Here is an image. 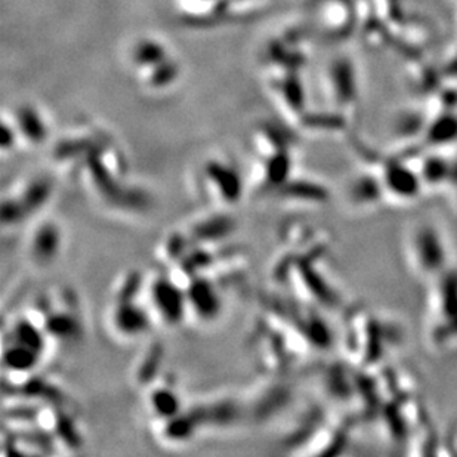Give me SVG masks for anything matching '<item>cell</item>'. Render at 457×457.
Listing matches in <instances>:
<instances>
[{"mask_svg":"<svg viewBox=\"0 0 457 457\" xmlns=\"http://www.w3.org/2000/svg\"><path fill=\"white\" fill-rule=\"evenodd\" d=\"M290 172V159L286 154H277L268 162L265 169V178L269 187H283L287 184Z\"/></svg>","mask_w":457,"mask_h":457,"instance_id":"15","label":"cell"},{"mask_svg":"<svg viewBox=\"0 0 457 457\" xmlns=\"http://www.w3.org/2000/svg\"><path fill=\"white\" fill-rule=\"evenodd\" d=\"M12 339H14L15 342L29 346L37 352H42L45 346L43 333L38 330L34 323L29 320H22L15 324L14 330H12Z\"/></svg>","mask_w":457,"mask_h":457,"instance_id":"12","label":"cell"},{"mask_svg":"<svg viewBox=\"0 0 457 457\" xmlns=\"http://www.w3.org/2000/svg\"><path fill=\"white\" fill-rule=\"evenodd\" d=\"M437 307L438 316L442 321H447L457 316V274L444 271L440 276Z\"/></svg>","mask_w":457,"mask_h":457,"instance_id":"8","label":"cell"},{"mask_svg":"<svg viewBox=\"0 0 457 457\" xmlns=\"http://www.w3.org/2000/svg\"><path fill=\"white\" fill-rule=\"evenodd\" d=\"M49 190L50 185L48 182H33V184L27 185V188L21 194V199L18 200L25 215L37 211L49 199Z\"/></svg>","mask_w":457,"mask_h":457,"instance_id":"14","label":"cell"},{"mask_svg":"<svg viewBox=\"0 0 457 457\" xmlns=\"http://www.w3.org/2000/svg\"><path fill=\"white\" fill-rule=\"evenodd\" d=\"M230 231L228 227V219H212L209 222H203L194 231V236L200 239V240H215L219 237L227 236V232Z\"/></svg>","mask_w":457,"mask_h":457,"instance_id":"18","label":"cell"},{"mask_svg":"<svg viewBox=\"0 0 457 457\" xmlns=\"http://www.w3.org/2000/svg\"><path fill=\"white\" fill-rule=\"evenodd\" d=\"M150 302L154 312L166 324H179L188 311L187 295L178 281L159 277L150 286Z\"/></svg>","mask_w":457,"mask_h":457,"instance_id":"2","label":"cell"},{"mask_svg":"<svg viewBox=\"0 0 457 457\" xmlns=\"http://www.w3.org/2000/svg\"><path fill=\"white\" fill-rule=\"evenodd\" d=\"M283 192L284 195H289V197L293 199H300V200H305V202H324L328 199V192L325 190L317 184H311V182H287L283 187Z\"/></svg>","mask_w":457,"mask_h":457,"instance_id":"13","label":"cell"},{"mask_svg":"<svg viewBox=\"0 0 457 457\" xmlns=\"http://www.w3.org/2000/svg\"><path fill=\"white\" fill-rule=\"evenodd\" d=\"M422 179L407 167H388L382 178L385 192L398 200H413L422 190Z\"/></svg>","mask_w":457,"mask_h":457,"instance_id":"6","label":"cell"},{"mask_svg":"<svg viewBox=\"0 0 457 457\" xmlns=\"http://www.w3.org/2000/svg\"><path fill=\"white\" fill-rule=\"evenodd\" d=\"M150 406L153 412L164 421L172 419L181 412L179 397L167 388H159L150 395Z\"/></svg>","mask_w":457,"mask_h":457,"instance_id":"10","label":"cell"},{"mask_svg":"<svg viewBox=\"0 0 457 457\" xmlns=\"http://www.w3.org/2000/svg\"><path fill=\"white\" fill-rule=\"evenodd\" d=\"M409 253L413 267L421 276L440 277L444 271H447V247L434 225L422 224L412 231Z\"/></svg>","mask_w":457,"mask_h":457,"instance_id":"1","label":"cell"},{"mask_svg":"<svg viewBox=\"0 0 457 457\" xmlns=\"http://www.w3.org/2000/svg\"><path fill=\"white\" fill-rule=\"evenodd\" d=\"M206 178L215 190L218 199L227 204H234L241 199L243 184L239 174L227 164L211 163L206 166Z\"/></svg>","mask_w":457,"mask_h":457,"instance_id":"4","label":"cell"},{"mask_svg":"<svg viewBox=\"0 0 457 457\" xmlns=\"http://www.w3.org/2000/svg\"><path fill=\"white\" fill-rule=\"evenodd\" d=\"M385 192L382 179L374 181L372 178H361L354 185L351 187V200L356 204L361 206H370L377 203L382 197L381 195Z\"/></svg>","mask_w":457,"mask_h":457,"instance_id":"11","label":"cell"},{"mask_svg":"<svg viewBox=\"0 0 457 457\" xmlns=\"http://www.w3.org/2000/svg\"><path fill=\"white\" fill-rule=\"evenodd\" d=\"M38 356H41V352H37L29 346L14 341V345H10L9 348L5 349L3 364L5 367L9 369L12 373L24 374L36 367Z\"/></svg>","mask_w":457,"mask_h":457,"instance_id":"9","label":"cell"},{"mask_svg":"<svg viewBox=\"0 0 457 457\" xmlns=\"http://www.w3.org/2000/svg\"><path fill=\"white\" fill-rule=\"evenodd\" d=\"M185 295L188 311L191 309L199 320L212 321L219 316L222 300L215 286L209 280L194 277L188 283Z\"/></svg>","mask_w":457,"mask_h":457,"instance_id":"3","label":"cell"},{"mask_svg":"<svg viewBox=\"0 0 457 457\" xmlns=\"http://www.w3.org/2000/svg\"><path fill=\"white\" fill-rule=\"evenodd\" d=\"M18 126L21 127V130L24 132V135L27 136L29 141L31 142H41L45 136V127L43 123L41 122V119L30 111H22L20 115V120H18Z\"/></svg>","mask_w":457,"mask_h":457,"instance_id":"17","label":"cell"},{"mask_svg":"<svg viewBox=\"0 0 457 457\" xmlns=\"http://www.w3.org/2000/svg\"><path fill=\"white\" fill-rule=\"evenodd\" d=\"M77 330V323L71 316L54 314L46 320V332L57 337H73Z\"/></svg>","mask_w":457,"mask_h":457,"instance_id":"16","label":"cell"},{"mask_svg":"<svg viewBox=\"0 0 457 457\" xmlns=\"http://www.w3.org/2000/svg\"><path fill=\"white\" fill-rule=\"evenodd\" d=\"M114 330L125 337H136L146 333L150 320L146 311L132 302V299L119 300L111 312Z\"/></svg>","mask_w":457,"mask_h":457,"instance_id":"5","label":"cell"},{"mask_svg":"<svg viewBox=\"0 0 457 457\" xmlns=\"http://www.w3.org/2000/svg\"><path fill=\"white\" fill-rule=\"evenodd\" d=\"M61 234L54 224H45L34 231L31 239V255L41 264H49L59 252Z\"/></svg>","mask_w":457,"mask_h":457,"instance_id":"7","label":"cell"}]
</instances>
